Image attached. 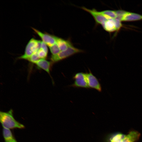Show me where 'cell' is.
<instances>
[{"label":"cell","instance_id":"cell-1","mask_svg":"<svg viewBox=\"0 0 142 142\" xmlns=\"http://www.w3.org/2000/svg\"><path fill=\"white\" fill-rule=\"evenodd\" d=\"M0 121L3 127L9 129H22L24 128L23 125L14 118L13 111L11 109L7 112H0Z\"/></svg>","mask_w":142,"mask_h":142},{"label":"cell","instance_id":"cell-2","mask_svg":"<svg viewBox=\"0 0 142 142\" xmlns=\"http://www.w3.org/2000/svg\"><path fill=\"white\" fill-rule=\"evenodd\" d=\"M83 52L82 50L75 47L73 45L65 50L61 51L58 54L52 55L50 58L53 64L67 58L75 54Z\"/></svg>","mask_w":142,"mask_h":142},{"label":"cell","instance_id":"cell-3","mask_svg":"<svg viewBox=\"0 0 142 142\" xmlns=\"http://www.w3.org/2000/svg\"><path fill=\"white\" fill-rule=\"evenodd\" d=\"M41 42L40 40L31 38L26 46L24 54L18 58L27 60L34 53L40 48Z\"/></svg>","mask_w":142,"mask_h":142},{"label":"cell","instance_id":"cell-4","mask_svg":"<svg viewBox=\"0 0 142 142\" xmlns=\"http://www.w3.org/2000/svg\"><path fill=\"white\" fill-rule=\"evenodd\" d=\"M74 81L71 86L74 87L89 88L87 83L86 73L79 72L76 74L73 77Z\"/></svg>","mask_w":142,"mask_h":142},{"label":"cell","instance_id":"cell-5","mask_svg":"<svg viewBox=\"0 0 142 142\" xmlns=\"http://www.w3.org/2000/svg\"><path fill=\"white\" fill-rule=\"evenodd\" d=\"M32 28L40 38L42 41L49 47L56 43L57 37L47 33H43L33 28Z\"/></svg>","mask_w":142,"mask_h":142},{"label":"cell","instance_id":"cell-6","mask_svg":"<svg viewBox=\"0 0 142 142\" xmlns=\"http://www.w3.org/2000/svg\"><path fill=\"white\" fill-rule=\"evenodd\" d=\"M88 73H86V75L88 86L89 88L95 89L99 92L102 91L101 85L96 77L89 70Z\"/></svg>","mask_w":142,"mask_h":142},{"label":"cell","instance_id":"cell-7","mask_svg":"<svg viewBox=\"0 0 142 142\" xmlns=\"http://www.w3.org/2000/svg\"><path fill=\"white\" fill-rule=\"evenodd\" d=\"M81 8L91 14L97 24L102 25L108 19L103 15L100 11H98L94 9H91L84 7H82Z\"/></svg>","mask_w":142,"mask_h":142},{"label":"cell","instance_id":"cell-8","mask_svg":"<svg viewBox=\"0 0 142 142\" xmlns=\"http://www.w3.org/2000/svg\"><path fill=\"white\" fill-rule=\"evenodd\" d=\"M38 67L47 72L50 75V72L52 63L45 59H40L35 63Z\"/></svg>","mask_w":142,"mask_h":142},{"label":"cell","instance_id":"cell-9","mask_svg":"<svg viewBox=\"0 0 142 142\" xmlns=\"http://www.w3.org/2000/svg\"><path fill=\"white\" fill-rule=\"evenodd\" d=\"M142 20V15L137 13L126 12L121 21H131Z\"/></svg>","mask_w":142,"mask_h":142},{"label":"cell","instance_id":"cell-10","mask_svg":"<svg viewBox=\"0 0 142 142\" xmlns=\"http://www.w3.org/2000/svg\"><path fill=\"white\" fill-rule=\"evenodd\" d=\"M102 25L103 28L108 32H111L117 30L115 19H107Z\"/></svg>","mask_w":142,"mask_h":142},{"label":"cell","instance_id":"cell-11","mask_svg":"<svg viewBox=\"0 0 142 142\" xmlns=\"http://www.w3.org/2000/svg\"><path fill=\"white\" fill-rule=\"evenodd\" d=\"M56 43L58 46L60 51L66 50L69 47L72 45L69 40H64L57 37Z\"/></svg>","mask_w":142,"mask_h":142},{"label":"cell","instance_id":"cell-12","mask_svg":"<svg viewBox=\"0 0 142 142\" xmlns=\"http://www.w3.org/2000/svg\"><path fill=\"white\" fill-rule=\"evenodd\" d=\"M2 134L5 142H14L16 140L10 129L3 127Z\"/></svg>","mask_w":142,"mask_h":142},{"label":"cell","instance_id":"cell-13","mask_svg":"<svg viewBox=\"0 0 142 142\" xmlns=\"http://www.w3.org/2000/svg\"><path fill=\"white\" fill-rule=\"evenodd\" d=\"M125 135L118 133L111 135L108 138L109 142H119L124 137Z\"/></svg>","mask_w":142,"mask_h":142},{"label":"cell","instance_id":"cell-14","mask_svg":"<svg viewBox=\"0 0 142 142\" xmlns=\"http://www.w3.org/2000/svg\"><path fill=\"white\" fill-rule=\"evenodd\" d=\"M100 12L108 19H115L117 17L116 11L106 10Z\"/></svg>","mask_w":142,"mask_h":142},{"label":"cell","instance_id":"cell-15","mask_svg":"<svg viewBox=\"0 0 142 142\" xmlns=\"http://www.w3.org/2000/svg\"><path fill=\"white\" fill-rule=\"evenodd\" d=\"M49 47L50 51L52 55H56L61 51L56 43Z\"/></svg>","mask_w":142,"mask_h":142},{"label":"cell","instance_id":"cell-16","mask_svg":"<svg viewBox=\"0 0 142 142\" xmlns=\"http://www.w3.org/2000/svg\"><path fill=\"white\" fill-rule=\"evenodd\" d=\"M38 50L34 53L27 60L31 62L34 64L39 60L40 59L38 54Z\"/></svg>","mask_w":142,"mask_h":142},{"label":"cell","instance_id":"cell-17","mask_svg":"<svg viewBox=\"0 0 142 142\" xmlns=\"http://www.w3.org/2000/svg\"><path fill=\"white\" fill-rule=\"evenodd\" d=\"M38 54L40 59H45L46 58L47 53L41 48L38 51Z\"/></svg>","mask_w":142,"mask_h":142},{"label":"cell","instance_id":"cell-18","mask_svg":"<svg viewBox=\"0 0 142 142\" xmlns=\"http://www.w3.org/2000/svg\"><path fill=\"white\" fill-rule=\"evenodd\" d=\"M47 45L44 42L41 41L40 48L42 49L48 54V49Z\"/></svg>","mask_w":142,"mask_h":142},{"label":"cell","instance_id":"cell-19","mask_svg":"<svg viewBox=\"0 0 142 142\" xmlns=\"http://www.w3.org/2000/svg\"><path fill=\"white\" fill-rule=\"evenodd\" d=\"M14 142H17V141L16 140Z\"/></svg>","mask_w":142,"mask_h":142}]
</instances>
